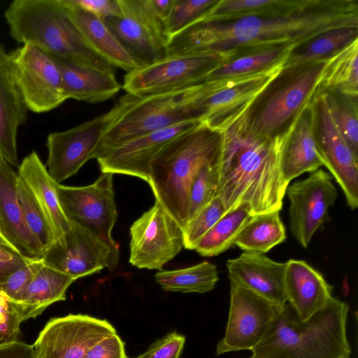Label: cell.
<instances>
[{"mask_svg": "<svg viewBox=\"0 0 358 358\" xmlns=\"http://www.w3.org/2000/svg\"><path fill=\"white\" fill-rule=\"evenodd\" d=\"M358 27V0H283L260 13L203 20L171 38L166 55L294 48L326 31Z\"/></svg>", "mask_w": 358, "mask_h": 358, "instance_id": "cell-1", "label": "cell"}, {"mask_svg": "<svg viewBox=\"0 0 358 358\" xmlns=\"http://www.w3.org/2000/svg\"><path fill=\"white\" fill-rule=\"evenodd\" d=\"M288 135L256 138L232 127L223 132L215 196L226 213L243 208L254 216L281 210L288 187L281 169Z\"/></svg>", "mask_w": 358, "mask_h": 358, "instance_id": "cell-2", "label": "cell"}, {"mask_svg": "<svg viewBox=\"0 0 358 358\" xmlns=\"http://www.w3.org/2000/svg\"><path fill=\"white\" fill-rule=\"evenodd\" d=\"M349 306L335 297L303 321L287 303L264 338L251 351L254 358H350L346 325Z\"/></svg>", "mask_w": 358, "mask_h": 358, "instance_id": "cell-3", "label": "cell"}, {"mask_svg": "<svg viewBox=\"0 0 358 358\" xmlns=\"http://www.w3.org/2000/svg\"><path fill=\"white\" fill-rule=\"evenodd\" d=\"M327 61L282 66L229 127L256 138L287 135L313 101Z\"/></svg>", "mask_w": 358, "mask_h": 358, "instance_id": "cell-4", "label": "cell"}, {"mask_svg": "<svg viewBox=\"0 0 358 358\" xmlns=\"http://www.w3.org/2000/svg\"><path fill=\"white\" fill-rule=\"evenodd\" d=\"M222 143L223 133L201 122L173 139L150 164L148 183L155 201L182 229L191 182L204 164L220 159Z\"/></svg>", "mask_w": 358, "mask_h": 358, "instance_id": "cell-5", "label": "cell"}, {"mask_svg": "<svg viewBox=\"0 0 358 358\" xmlns=\"http://www.w3.org/2000/svg\"><path fill=\"white\" fill-rule=\"evenodd\" d=\"M11 37L72 63L113 71L88 46L64 0H15L4 12Z\"/></svg>", "mask_w": 358, "mask_h": 358, "instance_id": "cell-6", "label": "cell"}, {"mask_svg": "<svg viewBox=\"0 0 358 358\" xmlns=\"http://www.w3.org/2000/svg\"><path fill=\"white\" fill-rule=\"evenodd\" d=\"M219 83L220 80H208L145 96L127 93L123 96L124 110L104 134L94 159L149 133L185 121L202 122L201 101Z\"/></svg>", "mask_w": 358, "mask_h": 358, "instance_id": "cell-7", "label": "cell"}, {"mask_svg": "<svg viewBox=\"0 0 358 358\" xmlns=\"http://www.w3.org/2000/svg\"><path fill=\"white\" fill-rule=\"evenodd\" d=\"M230 57L219 53L166 55L127 73L122 87L136 96L181 89L205 81L211 71Z\"/></svg>", "mask_w": 358, "mask_h": 358, "instance_id": "cell-8", "label": "cell"}, {"mask_svg": "<svg viewBox=\"0 0 358 358\" xmlns=\"http://www.w3.org/2000/svg\"><path fill=\"white\" fill-rule=\"evenodd\" d=\"M124 107L122 96L106 113L48 136V172L55 182L59 184L75 175L88 160L94 159L104 134Z\"/></svg>", "mask_w": 358, "mask_h": 358, "instance_id": "cell-9", "label": "cell"}, {"mask_svg": "<svg viewBox=\"0 0 358 358\" xmlns=\"http://www.w3.org/2000/svg\"><path fill=\"white\" fill-rule=\"evenodd\" d=\"M120 257L119 244H110L86 228L71 222L67 233L45 250V265L76 280L116 268Z\"/></svg>", "mask_w": 358, "mask_h": 358, "instance_id": "cell-10", "label": "cell"}, {"mask_svg": "<svg viewBox=\"0 0 358 358\" xmlns=\"http://www.w3.org/2000/svg\"><path fill=\"white\" fill-rule=\"evenodd\" d=\"M283 306L230 281L228 320L225 334L217 345V355L251 350L264 338Z\"/></svg>", "mask_w": 358, "mask_h": 358, "instance_id": "cell-11", "label": "cell"}, {"mask_svg": "<svg viewBox=\"0 0 358 358\" xmlns=\"http://www.w3.org/2000/svg\"><path fill=\"white\" fill-rule=\"evenodd\" d=\"M120 14L104 20L125 48L142 66L166 56L165 24L150 0H117Z\"/></svg>", "mask_w": 358, "mask_h": 358, "instance_id": "cell-12", "label": "cell"}, {"mask_svg": "<svg viewBox=\"0 0 358 358\" xmlns=\"http://www.w3.org/2000/svg\"><path fill=\"white\" fill-rule=\"evenodd\" d=\"M129 234V262L138 268L161 269L184 247L182 227L157 201L134 222Z\"/></svg>", "mask_w": 358, "mask_h": 358, "instance_id": "cell-13", "label": "cell"}, {"mask_svg": "<svg viewBox=\"0 0 358 358\" xmlns=\"http://www.w3.org/2000/svg\"><path fill=\"white\" fill-rule=\"evenodd\" d=\"M9 53L17 86L29 110L48 112L66 101L61 71L53 57L30 45Z\"/></svg>", "mask_w": 358, "mask_h": 358, "instance_id": "cell-14", "label": "cell"}, {"mask_svg": "<svg viewBox=\"0 0 358 358\" xmlns=\"http://www.w3.org/2000/svg\"><path fill=\"white\" fill-rule=\"evenodd\" d=\"M57 192L62 208L70 222L110 244H118L111 235L117 217L113 173H101L92 184L86 186L57 184Z\"/></svg>", "mask_w": 358, "mask_h": 358, "instance_id": "cell-15", "label": "cell"}, {"mask_svg": "<svg viewBox=\"0 0 358 358\" xmlns=\"http://www.w3.org/2000/svg\"><path fill=\"white\" fill-rule=\"evenodd\" d=\"M116 333L106 320L69 314L49 320L32 347L35 358H83L97 343Z\"/></svg>", "mask_w": 358, "mask_h": 358, "instance_id": "cell-16", "label": "cell"}, {"mask_svg": "<svg viewBox=\"0 0 358 358\" xmlns=\"http://www.w3.org/2000/svg\"><path fill=\"white\" fill-rule=\"evenodd\" d=\"M312 103L319 156L342 189L349 207L355 210L358 206V157L337 129L324 96L317 91Z\"/></svg>", "mask_w": 358, "mask_h": 358, "instance_id": "cell-17", "label": "cell"}, {"mask_svg": "<svg viewBox=\"0 0 358 358\" xmlns=\"http://www.w3.org/2000/svg\"><path fill=\"white\" fill-rule=\"evenodd\" d=\"M289 228L293 236L307 248L315 231L324 222L328 209L337 198L332 176L322 169L287 187Z\"/></svg>", "mask_w": 358, "mask_h": 358, "instance_id": "cell-18", "label": "cell"}, {"mask_svg": "<svg viewBox=\"0 0 358 358\" xmlns=\"http://www.w3.org/2000/svg\"><path fill=\"white\" fill-rule=\"evenodd\" d=\"M284 62L243 76L220 79L201 106L202 122L223 133L241 115L255 97L282 68Z\"/></svg>", "mask_w": 358, "mask_h": 358, "instance_id": "cell-19", "label": "cell"}, {"mask_svg": "<svg viewBox=\"0 0 358 358\" xmlns=\"http://www.w3.org/2000/svg\"><path fill=\"white\" fill-rule=\"evenodd\" d=\"M201 122H182L129 141L97 159L100 170L101 173L129 175L148 182L153 158L176 137Z\"/></svg>", "mask_w": 358, "mask_h": 358, "instance_id": "cell-20", "label": "cell"}, {"mask_svg": "<svg viewBox=\"0 0 358 358\" xmlns=\"http://www.w3.org/2000/svg\"><path fill=\"white\" fill-rule=\"evenodd\" d=\"M18 176L0 159V235L23 257L42 259L45 252L29 231L18 200Z\"/></svg>", "mask_w": 358, "mask_h": 358, "instance_id": "cell-21", "label": "cell"}, {"mask_svg": "<svg viewBox=\"0 0 358 358\" xmlns=\"http://www.w3.org/2000/svg\"><path fill=\"white\" fill-rule=\"evenodd\" d=\"M27 108L17 86L9 52L0 43V159L19 167L17 136L27 120Z\"/></svg>", "mask_w": 358, "mask_h": 358, "instance_id": "cell-22", "label": "cell"}, {"mask_svg": "<svg viewBox=\"0 0 358 358\" xmlns=\"http://www.w3.org/2000/svg\"><path fill=\"white\" fill-rule=\"evenodd\" d=\"M227 268L230 281L281 306L287 303L285 289L286 262H275L263 254L244 252L228 259Z\"/></svg>", "mask_w": 358, "mask_h": 358, "instance_id": "cell-23", "label": "cell"}, {"mask_svg": "<svg viewBox=\"0 0 358 358\" xmlns=\"http://www.w3.org/2000/svg\"><path fill=\"white\" fill-rule=\"evenodd\" d=\"M333 288L323 275L307 262L293 259L286 262L287 301L300 320H307L322 310L333 297Z\"/></svg>", "mask_w": 358, "mask_h": 358, "instance_id": "cell-24", "label": "cell"}, {"mask_svg": "<svg viewBox=\"0 0 358 358\" xmlns=\"http://www.w3.org/2000/svg\"><path fill=\"white\" fill-rule=\"evenodd\" d=\"M64 1L71 20L94 52L113 67L127 73L141 66L103 20L71 5L68 0Z\"/></svg>", "mask_w": 358, "mask_h": 358, "instance_id": "cell-25", "label": "cell"}, {"mask_svg": "<svg viewBox=\"0 0 358 358\" xmlns=\"http://www.w3.org/2000/svg\"><path fill=\"white\" fill-rule=\"evenodd\" d=\"M53 57L61 71L66 100L73 99L90 103L103 102L115 96L121 88L114 71Z\"/></svg>", "mask_w": 358, "mask_h": 358, "instance_id": "cell-26", "label": "cell"}, {"mask_svg": "<svg viewBox=\"0 0 358 358\" xmlns=\"http://www.w3.org/2000/svg\"><path fill=\"white\" fill-rule=\"evenodd\" d=\"M312 101L296 119L283 148L281 169L288 184L302 173H312L323 166L315 141Z\"/></svg>", "mask_w": 358, "mask_h": 358, "instance_id": "cell-27", "label": "cell"}, {"mask_svg": "<svg viewBox=\"0 0 358 358\" xmlns=\"http://www.w3.org/2000/svg\"><path fill=\"white\" fill-rule=\"evenodd\" d=\"M17 176L33 192L50 220L56 239L69 231L71 222L60 205L57 185L49 175L38 154L33 151L24 158L19 166Z\"/></svg>", "mask_w": 358, "mask_h": 358, "instance_id": "cell-28", "label": "cell"}, {"mask_svg": "<svg viewBox=\"0 0 358 358\" xmlns=\"http://www.w3.org/2000/svg\"><path fill=\"white\" fill-rule=\"evenodd\" d=\"M75 280L73 277L44 264L16 302L23 321L36 317L53 303L66 300V290Z\"/></svg>", "mask_w": 358, "mask_h": 358, "instance_id": "cell-29", "label": "cell"}, {"mask_svg": "<svg viewBox=\"0 0 358 358\" xmlns=\"http://www.w3.org/2000/svg\"><path fill=\"white\" fill-rule=\"evenodd\" d=\"M356 40H358L356 27L326 31L292 48L283 66L329 59Z\"/></svg>", "mask_w": 358, "mask_h": 358, "instance_id": "cell-30", "label": "cell"}, {"mask_svg": "<svg viewBox=\"0 0 358 358\" xmlns=\"http://www.w3.org/2000/svg\"><path fill=\"white\" fill-rule=\"evenodd\" d=\"M280 210L252 216L235 239L234 245L247 252L264 254L286 240Z\"/></svg>", "mask_w": 358, "mask_h": 358, "instance_id": "cell-31", "label": "cell"}, {"mask_svg": "<svg viewBox=\"0 0 358 358\" xmlns=\"http://www.w3.org/2000/svg\"><path fill=\"white\" fill-rule=\"evenodd\" d=\"M358 96V40L328 59L317 91Z\"/></svg>", "mask_w": 358, "mask_h": 358, "instance_id": "cell-32", "label": "cell"}, {"mask_svg": "<svg viewBox=\"0 0 358 358\" xmlns=\"http://www.w3.org/2000/svg\"><path fill=\"white\" fill-rule=\"evenodd\" d=\"M156 282L165 291L200 294L212 291L218 281L215 264L202 262L176 270H161L155 275Z\"/></svg>", "mask_w": 358, "mask_h": 358, "instance_id": "cell-33", "label": "cell"}, {"mask_svg": "<svg viewBox=\"0 0 358 358\" xmlns=\"http://www.w3.org/2000/svg\"><path fill=\"white\" fill-rule=\"evenodd\" d=\"M291 48H275L239 53L211 71L206 80L243 76L285 62Z\"/></svg>", "mask_w": 358, "mask_h": 358, "instance_id": "cell-34", "label": "cell"}, {"mask_svg": "<svg viewBox=\"0 0 358 358\" xmlns=\"http://www.w3.org/2000/svg\"><path fill=\"white\" fill-rule=\"evenodd\" d=\"M251 217L243 208L226 213L199 241L194 250L202 257L222 253L234 245L236 238Z\"/></svg>", "mask_w": 358, "mask_h": 358, "instance_id": "cell-35", "label": "cell"}, {"mask_svg": "<svg viewBox=\"0 0 358 358\" xmlns=\"http://www.w3.org/2000/svg\"><path fill=\"white\" fill-rule=\"evenodd\" d=\"M321 93L329 114L339 132L358 157V96H350L333 90Z\"/></svg>", "mask_w": 358, "mask_h": 358, "instance_id": "cell-36", "label": "cell"}, {"mask_svg": "<svg viewBox=\"0 0 358 358\" xmlns=\"http://www.w3.org/2000/svg\"><path fill=\"white\" fill-rule=\"evenodd\" d=\"M18 200L26 224L44 250L56 240L54 229L33 192L18 176Z\"/></svg>", "mask_w": 358, "mask_h": 358, "instance_id": "cell-37", "label": "cell"}, {"mask_svg": "<svg viewBox=\"0 0 358 358\" xmlns=\"http://www.w3.org/2000/svg\"><path fill=\"white\" fill-rule=\"evenodd\" d=\"M220 162L218 159L204 164L193 178L188 193L186 223L215 197Z\"/></svg>", "mask_w": 358, "mask_h": 358, "instance_id": "cell-38", "label": "cell"}, {"mask_svg": "<svg viewBox=\"0 0 358 358\" xmlns=\"http://www.w3.org/2000/svg\"><path fill=\"white\" fill-rule=\"evenodd\" d=\"M219 0H174L165 23L169 41L203 20Z\"/></svg>", "mask_w": 358, "mask_h": 358, "instance_id": "cell-39", "label": "cell"}, {"mask_svg": "<svg viewBox=\"0 0 358 358\" xmlns=\"http://www.w3.org/2000/svg\"><path fill=\"white\" fill-rule=\"evenodd\" d=\"M226 213L220 199L215 196L182 228L184 248L194 250L199 241Z\"/></svg>", "mask_w": 358, "mask_h": 358, "instance_id": "cell-40", "label": "cell"}, {"mask_svg": "<svg viewBox=\"0 0 358 358\" xmlns=\"http://www.w3.org/2000/svg\"><path fill=\"white\" fill-rule=\"evenodd\" d=\"M282 1L219 0L203 20H220L260 13L279 6Z\"/></svg>", "mask_w": 358, "mask_h": 358, "instance_id": "cell-41", "label": "cell"}, {"mask_svg": "<svg viewBox=\"0 0 358 358\" xmlns=\"http://www.w3.org/2000/svg\"><path fill=\"white\" fill-rule=\"evenodd\" d=\"M43 265L42 259H39L15 269L0 281V290L13 301H18Z\"/></svg>", "mask_w": 358, "mask_h": 358, "instance_id": "cell-42", "label": "cell"}, {"mask_svg": "<svg viewBox=\"0 0 358 358\" xmlns=\"http://www.w3.org/2000/svg\"><path fill=\"white\" fill-rule=\"evenodd\" d=\"M22 322L17 303L0 290V345L17 341Z\"/></svg>", "mask_w": 358, "mask_h": 358, "instance_id": "cell-43", "label": "cell"}, {"mask_svg": "<svg viewBox=\"0 0 358 358\" xmlns=\"http://www.w3.org/2000/svg\"><path fill=\"white\" fill-rule=\"evenodd\" d=\"M185 337L173 331L154 343L148 350L135 358H180Z\"/></svg>", "mask_w": 358, "mask_h": 358, "instance_id": "cell-44", "label": "cell"}, {"mask_svg": "<svg viewBox=\"0 0 358 358\" xmlns=\"http://www.w3.org/2000/svg\"><path fill=\"white\" fill-rule=\"evenodd\" d=\"M83 358H129L124 350V343L117 334L110 335L93 346Z\"/></svg>", "mask_w": 358, "mask_h": 358, "instance_id": "cell-45", "label": "cell"}, {"mask_svg": "<svg viewBox=\"0 0 358 358\" xmlns=\"http://www.w3.org/2000/svg\"><path fill=\"white\" fill-rule=\"evenodd\" d=\"M69 3L83 9L103 21L120 14L117 0H68Z\"/></svg>", "mask_w": 358, "mask_h": 358, "instance_id": "cell-46", "label": "cell"}, {"mask_svg": "<svg viewBox=\"0 0 358 358\" xmlns=\"http://www.w3.org/2000/svg\"><path fill=\"white\" fill-rule=\"evenodd\" d=\"M31 261L21 256L13 248L0 244V281L15 269Z\"/></svg>", "mask_w": 358, "mask_h": 358, "instance_id": "cell-47", "label": "cell"}, {"mask_svg": "<svg viewBox=\"0 0 358 358\" xmlns=\"http://www.w3.org/2000/svg\"><path fill=\"white\" fill-rule=\"evenodd\" d=\"M0 358H35L32 345L18 341L0 345Z\"/></svg>", "mask_w": 358, "mask_h": 358, "instance_id": "cell-48", "label": "cell"}, {"mask_svg": "<svg viewBox=\"0 0 358 358\" xmlns=\"http://www.w3.org/2000/svg\"><path fill=\"white\" fill-rule=\"evenodd\" d=\"M173 1L174 0H150L154 11L164 24L171 12Z\"/></svg>", "mask_w": 358, "mask_h": 358, "instance_id": "cell-49", "label": "cell"}, {"mask_svg": "<svg viewBox=\"0 0 358 358\" xmlns=\"http://www.w3.org/2000/svg\"><path fill=\"white\" fill-rule=\"evenodd\" d=\"M0 244H2V245H7V246H9V244L1 237V236L0 235ZM11 248V247H10Z\"/></svg>", "mask_w": 358, "mask_h": 358, "instance_id": "cell-50", "label": "cell"}, {"mask_svg": "<svg viewBox=\"0 0 358 358\" xmlns=\"http://www.w3.org/2000/svg\"><path fill=\"white\" fill-rule=\"evenodd\" d=\"M249 358H254V357H249Z\"/></svg>", "mask_w": 358, "mask_h": 358, "instance_id": "cell-51", "label": "cell"}]
</instances>
